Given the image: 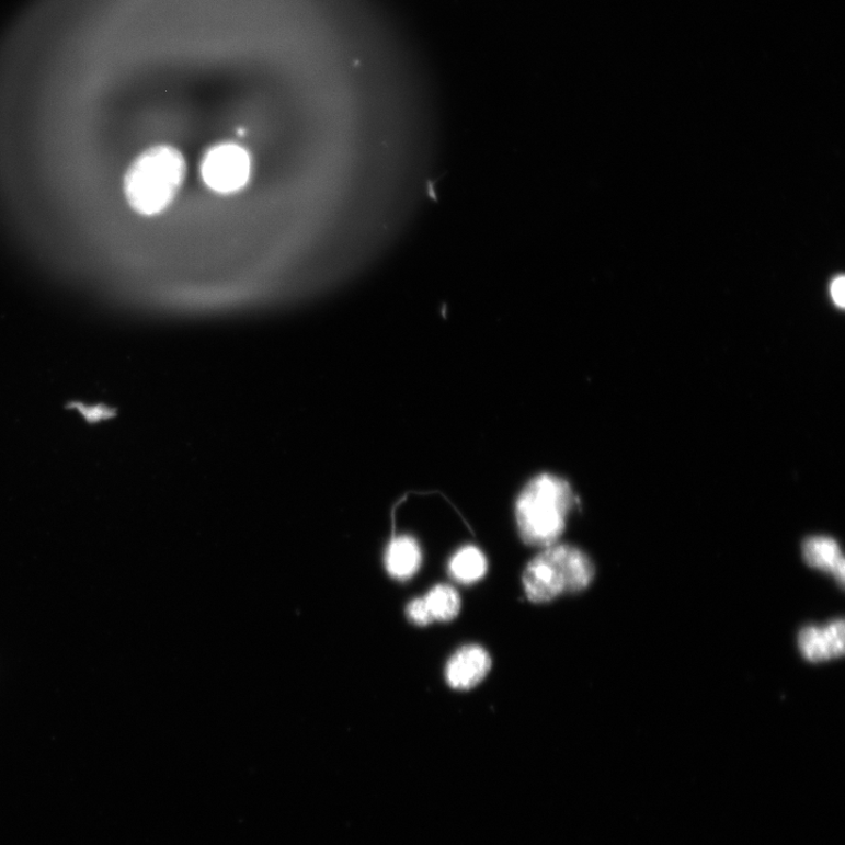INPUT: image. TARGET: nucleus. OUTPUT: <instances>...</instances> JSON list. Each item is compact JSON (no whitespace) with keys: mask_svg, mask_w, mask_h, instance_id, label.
Returning a JSON list of instances; mask_svg holds the SVG:
<instances>
[{"mask_svg":"<svg viewBox=\"0 0 845 845\" xmlns=\"http://www.w3.org/2000/svg\"><path fill=\"white\" fill-rule=\"evenodd\" d=\"M592 560L571 545H556L528 563L523 585L528 601L549 603L563 593L586 590L593 582Z\"/></svg>","mask_w":845,"mask_h":845,"instance_id":"3","label":"nucleus"},{"mask_svg":"<svg viewBox=\"0 0 845 845\" xmlns=\"http://www.w3.org/2000/svg\"><path fill=\"white\" fill-rule=\"evenodd\" d=\"M450 575L460 584L479 582L488 572V560L476 546H464L452 559Z\"/></svg>","mask_w":845,"mask_h":845,"instance_id":"9","label":"nucleus"},{"mask_svg":"<svg viewBox=\"0 0 845 845\" xmlns=\"http://www.w3.org/2000/svg\"><path fill=\"white\" fill-rule=\"evenodd\" d=\"M407 617L412 624L418 626H427L431 623H434L433 618L430 616L424 598L412 601L407 606Z\"/></svg>","mask_w":845,"mask_h":845,"instance_id":"11","label":"nucleus"},{"mask_svg":"<svg viewBox=\"0 0 845 845\" xmlns=\"http://www.w3.org/2000/svg\"><path fill=\"white\" fill-rule=\"evenodd\" d=\"M491 658L480 646L470 644L458 650L447 662L445 678L457 690H469L482 683L490 672Z\"/></svg>","mask_w":845,"mask_h":845,"instance_id":"6","label":"nucleus"},{"mask_svg":"<svg viewBox=\"0 0 845 845\" xmlns=\"http://www.w3.org/2000/svg\"><path fill=\"white\" fill-rule=\"evenodd\" d=\"M807 566L835 580L838 585L845 582V561L840 544L832 537H809L802 546Z\"/></svg>","mask_w":845,"mask_h":845,"instance_id":"7","label":"nucleus"},{"mask_svg":"<svg viewBox=\"0 0 845 845\" xmlns=\"http://www.w3.org/2000/svg\"><path fill=\"white\" fill-rule=\"evenodd\" d=\"M572 506L573 493L566 480L552 475L532 480L517 503V523L524 541L551 546L566 529Z\"/></svg>","mask_w":845,"mask_h":845,"instance_id":"2","label":"nucleus"},{"mask_svg":"<svg viewBox=\"0 0 845 845\" xmlns=\"http://www.w3.org/2000/svg\"><path fill=\"white\" fill-rule=\"evenodd\" d=\"M802 658L811 664H822L842 658L845 650V625L834 619L821 625H808L798 636Z\"/></svg>","mask_w":845,"mask_h":845,"instance_id":"5","label":"nucleus"},{"mask_svg":"<svg viewBox=\"0 0 845 845\" xmlns=\"http://www.w3.org/2000/svg\"><path fill=\"white\" fill-rule=\"evenodd\" d=\"M187 174L185 157L171 145L147 148L124 175V194L132 209L153 217L174 201Z\"/></svg>","mask_w":845,"mask_h":845,"instance_id":"1","label":"nucleus"},{"mask_svg":"<svg viewBox=\"0 0 845 845\" xmlns=\"http://www.w3.org/2000/svg\"><path fill=\"white\" fill-rule=\"evenodd\" d=\"M431 618L434 621H452L460 610V596L449 585H437L424 596Z\"/></svg>","mask_w":845,"mask_h":845,"instance_id":"10","label":"nucleus"},{"mask_svg":"<svg viewBox=\"0 0 845 845\" xmlns=\"http://www.w3.org/2000/svg\"><path fill=\"white\" fill-rule=\"evenodd\" d=\"M422 567V550L419 543L409 536L396 537L386 552L388 573L400 582L411 579Z\"/></svg>","mask_w":845,"mask_h":845,"instance_id":"8","label":"nucleus"},{"mask_svg":"<svg viewBox=\"0 0 845 845\" xmlns=\"http://www.w3.org/2000/svg\"><path fill=\"white\" fill-rule=\"evenodd\" d=\"M844 290H845V279L843 276H838L833 281V284L831 287V294L833 297V301L840 308H844V305H845Z\"/></svg>","mask_w":845,"mask_h":845,"instance_id":"12","label":"nucleus"},{"mask_svg":"<svg viewBox=\"0 0 845 845\" xmlns=\"http://www.w3.org/2000/svg\"><path fill=\"white\" fill-rule=\"evenodd\" d=\"M206 185L218 193L229 194L243 189L251 176V158L236 144H220L208 149L202 162Z\"/></svg>","mask_w":845,"mask_h":845,"instance_id":"4","label":"nucleus"}]
</instances>
